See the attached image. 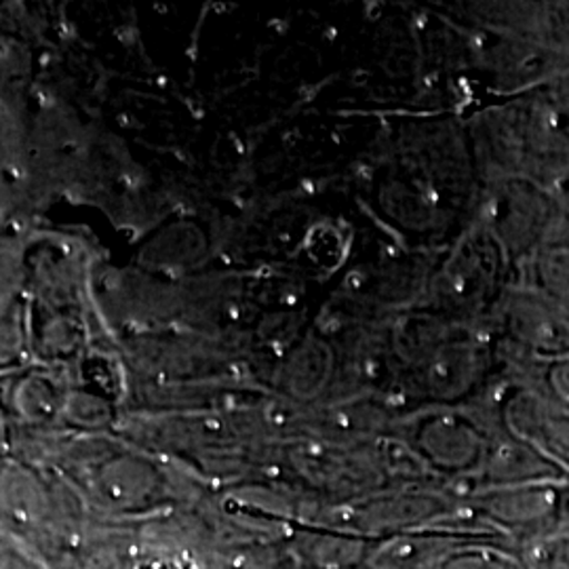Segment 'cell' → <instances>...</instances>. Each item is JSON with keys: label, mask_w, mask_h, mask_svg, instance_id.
Wrapping results in <instances>:
<instances>
[{"label": "cell", "mask_w": 569, "mask_h": 569, "mask_svg": "<svg viewBox=\"0 0 569 569\" xmlns=\"http://www.w3.org/2000/svg\"><path fill=\"white\" fill-rule=\"evenodd\" d=\"M528 569H569V517L557 528L519 547Z\"/></svg>", "instance_id": "6da1fadb"}, {"label": "cell", "mask_w": 569, "mask_h": 569, "mask_svg": "<svg viewBox=\"0 0 569 569\" xmlns=\"http://www.w3.org/2000/svg\"><path fill=\"white\" fill-rule=\"evenodd\" d=\"M0 569H53L41 555L21 545L20 540L2 533L0 538Z\"/></svg>", "instance_id": "7a4b0ae2"}, {"label": "cell", "mask_w": 569, "mask_h": 569, "mask_svg": "<svg viewBox=\"0 0 569 569\" xmlns=\"http://www.w3.org/2000/svg\"><path fill=\"white\" fill-rule=\"evenodd\" d=\"M369 569H373V568H369Z\"/></svg>", "instance_id": "3957f363"}]
</instances>
